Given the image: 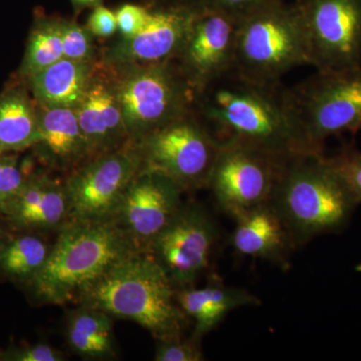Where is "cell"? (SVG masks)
Listing matches in <instances>:
<instances>
[{"instance_id": "cell-31", "label": "cell", "mask_w": 361, "mask_h": 361, "mask_svg": "<svg viewBox=\"0 0 361 361\" xmlns=\"http://www.w3.org/2000/svg\"><path fill=\"white\" fill-rule=\"evenodd\" d=\"M151 11L146 7L125 4L116 11L118 30L121 33V39H132L148 23Z\"/></svg>"}, {"instance_id": "cell-1", "label": "cell", "mask_w": 361, "mask_h": 361, "mask_svg": "<svg viewBox=\"0 0 361 361\" xmlns=\"http://www.w3.org/2000/svg\"><path fill=\"white\" fill-rule=\"evenodd\" d=\"M193 110L220 144L237 142L280 165L323 155L308 139L290 89L252 80L232 68L194 94Z\"/></svg>"}, {"instance_id": "cell-35", "label": "cell", "mask_w": 361, "mask_h": 361, "mask_svg": "<svg viewBox=\"0 0 361 361\" xmlns=\"http://www.w3.org/2000/svg\"><path fill=\"white\" fill-rule=\"evenodd\" d=\"M6 241V233H4V230L0 227V248H1L2 245H4Z\"/></svg>"}, {"instance_id": "cell-21", "label": "cell", "mask_w": 361, "mask_h": 361, "mask_svg": "<svg viewBox=\"0 0 361 361\" xmlns=\"http://www.w3.org/2000/svg\"><path fill=\"white\" fill-rule=\"evenodd\" d=\"M97 63V61L85 63L63 58L35 73L26 82L37 103L75 109L89 85Z\"/></svg>"}, {"instance_id": "cell-15", "label": "cell", "mask_w": 361, "mask_h": 361, "mask_svg": "<svg viewBox=\"0 0 361 361\" xmlns=\"http://www.w3.org/2000/svg\"><path fill=\"white\" fill-rule=\"evenodd\" d=\"M194 14L189 2L151 11L148 23L132 39H120L102 63L114 71L174 61L186 37Z\"/></svg>"}, {"instance_id": "cell-2", "label": "cell", "mask_w": 361, "mask_h": 361, "mask_svg": "<svg viewBox=\"0 0 361 361\" xmlns=\"http://www.w3.org/2000/svg\"><path fill=\"white\" fill-rule=\"evenodd\" d=\"M176 291L155 259L148 252L137 251L90 284L78 303L137 323L157 341H163L183 337L188 324Z\"/></svg>"}, {"instance_id": "cell-24", "label": "cell", "mask_w": 361, "mask_h": 361, "mask_svg": "<svg viewBox=\"0 0 361 361\" xmlns=\"http://www.w3.org/2000/svg\"><path fill=\"white\" fill-rule=\"evenodd\" d=\"M51 244L39 235H21L8 240L0 248V271L7 277L30 283L44 267Z\"/></svg>"}, {"instance_id": "cell-19", "label": "cell", "mask_w": 361, "mask_h": 361, "mask_svg": "<svg viewBox=\"0 0 361 361\" xmlns=\"http://www.w3.org/2000/svg\"><path fill=\"white\" fill-rule=\"evenodd\" d=\"M232 245L240 255L283 265L295 246L283 220L271 202L237 217Z\"/></svg>"}, {"instance_id": "cell-27", "label": "cell", "mask_w": 361, "mask_h": 361, "mask_svg": "<svg viewBox=\"0 0 361 361\" xmlns=\"http://www.w3.org/2000/svg\"><path fill=\"white\" fill-rule=\"evenodd\" d=\"M32 174L16 156L0 155V213L13 200Z\"/></svg>"}, {"instance_id": "cell-33", "label": "cell", "mask_w": 361, "mask_h": 361, "mask_svg": "<svg viewBox=\"0 0 361 361\" xmlns=\"http://www.w3.org/2000/svg\"><path fill=\"white\" fill-rule=\"evenodd\" d=\"M85 27L94 37L108 39L113 37L118 30L116 13L108 7L99 4L94 6V11L90 13Z\"/></svg>"}, {"instance_id": "cell-34", "label": "cell", "mask_w": 361, "mask_h": 361, "mask_svg": "<svg viewBox=\"0 0 361 361\" xmlns=\"http://www.w3.org/2000/svg\"><path fill=\"white\" fill-rule=\"evenodd\" d=\"M75 6L80 7L97 6L101 4L102 0H71Z\"/></svg>"}, {"instance_id": "cell-28", "label": "cell", "mask_w": 361, "mask_h": 361, "mask_svg": "<svg viewBox=\"0 0 361 361\" xmlns=\"http://www.w3.org/2000/svg\"><path fill=\"white\" fill-rule=\"evenodd\" d=\"M326 159L361 204V151L344 145L336 155Z\"/></svg>"}, {"instance_id": "cell-25", "label": "cell", "mask_w": 361, "mask_h": 361, "mask_svg": "<svg viewBox=\"0 0 361 361\" xmlns=\"http://www.w3.org/2000/svg\"><path fill=\"white\" fill-rule=\"evenodd\" d=\"M61 59H63V49L61 20L39 18L28 39L20 77L26 82Z\"/></svg>"}, {"instance_id": "cell-4", "label": "cell", "mask_w": 361, "mask_h": 361, "mask_svg": "<svg viewBox=\"0 0 361 361\" xmlns=\"http://www.w3.org/2000/svg\"><path fill=\"white\" fill-rule=\"evenodd\" d=\"M270 202L295 246L344 229L360 205L323 155L304 157L285 166Z\"/></svg>"}, {"instance_id": "cell-36", "label": "cell", "mask_w": 361, "mask_h": 361, "mask_svg": "<svg viewBox=\"0 0 361 361\" xmlns=\"http://www.w3.org/2000/svg\"><path fill=\"white\" fill-rule=\"evenodd\" d=\"M2 154H4V152H2L1 148H0V155H2Z\"/></svg>"}, {"instance_id": "cell-32", "label": "cell", "mask_w": 361, "mask_h": 361, "mask_svg": "<svg viewBox=\"0 0 361 361\" xmlns=\"http://www.w3.org/2000/svg\"><path fill=\"white\" fill-rule=\"evenodd\" d=\"M0 360L11 361H63L65 355L49 344L37 343L9 349L0 355Z\"/></svg>"}, {"instance_id": "cell-16", "label": "cell", "mask_w": 361, "mask_h": 361, "mask_svg": "<svg viewBox=\"0 0 361 361\" xmlns=\"http://www.w3.org/2000/svg\"><path fill=\"white\" fill-rule=\"evenodd\" d=\"M92 159L130 146L114 71L101 61L75 108Z\"/></svg>"}, {"instance_id": "cell-9", "label": "cell", "mask_w": 361, "mask_h": 361, "mask_svg": "<svg viewBox=\"0 0 361 361\" xmlns=\"http://www.w3.org/2000/svg\"><path fill=\"white\" fill-rule=\"evenodd\" d=\"M308 66L318 71L361 66V0H296Z\"/></svg>"}, {"instance_id": "cell-22", "label": "cell", "mask_w": 361, "mask_h": 361, "mask_svg": "<svg viewBox=\"0 0 361 361\" xmlns=\"http://www.w3.org/2000/svg\"><path fill=\"white\" fill-rule=\"evenodd\" d=\"M65 336L75 355L87 360H104L116 355L113 317L103 310L80 304L66 320Z\"/></svg>"}, {"instance_id": "cell-26", "label": "cell", "mask_w": 361, "mask_h": 361, "mask_svg": "<svg viewBox=\"0 0 361 361\" xmlns=\"http://www.w3.org/2000/svg\"><path fill=\"white\" fill-rule=\"evenodd\" d=\"M63 58L85 63H96L94 35L85 26L75 21L61 20Z\"/></svg>"}, {"instance_id": "cell-18", "label": "cell", "mask_w": 361, "mask_h": 361, "mask_svg": "<svg viewBox=\"0 0 361 361\" xmlns=\"http://www.w3.org/2000/svg\"><path fill=\"white\" fill-rule=\"evenodd\" d=\"M39 137L35 148L45 165L66 174L92 159L75 109L37 103Z\"/></svg>"}, {"instance_id": "cell-6", "label": "cell", "mask_w": 361, "mask_h": 361, "mask_svg": "<svg viewBox=\"0 0 361 361\" xmlns=\"http://www.w3.org/2000/svg\"><path fill=\"white\" fill-rule=\"evenodd\" d=\"M111 71L132 145L193 110L194 90L174 61Z\"/></svg>"}, {"instance_id": "cell-20", "label": "cell", "mask_w": 361, "mask_h": 361, "mask_svg": "<svg viewBox=\"0 0 361 361\" xmlns=\"http://www.w3.org/2000/svg\"><path fill=\"white\" fill-rule=\"evenodd\" d=\"M202 288L195 286L177 289L176 299L188 318H192L195 339L201 341L215 329L231 311L244 306H256L260 299L245 289L227 286L217 275Z\"/></svg>"}, {"instance_id": "cell-12", "label": "cell", "mask_w": 361, "mask_h": 361, "mask_svg": "<svg viewBox=\"0 0 361 361\" xmlns=\"http://www.w3.org/2000/svg\"><path fill=\"white\" fill-rule=\"evenodd\" d=\"M283 166L262 152L237 142H223L208 189L218 206L236 219L270 202Z\"/></svg>"}, {"instance_id": "cell-8", "label": "cell", "mask_w": 361, "mask_h": 361, "mask_svg": "<svg viewBox=\"0 0 361 361\" xmlns=\"http://www.w3.org/2000/svg\"><path fill=\"white\" fill-rule=\"evenodd\" d=\"M290 92L308 139L320 152L329 137L361 130V66L317 71Z\"/></svg>"}, {"instance_id": "cell-17", "label": "cell", "mask_w": 361, "mask_h": 361, "mask_svg": "<svg viewBox=\"0 0 361 361\" xmlns=\"http://www.w3.org/2000/svg\"><path fill=\"white\" fill-rule=\"evenodd\" d=\"M0 214L20 229L59 232L70 222L65 179L32 175Z\"/></svg>"}, {"instance_id": "cell-30", "label": "cell", "mask_w": 361, "mask_h": 361, "mask_svg": "<svg viewBox=\"0 0 361 361\" xmlns=\"http://www.w3.org/2000/svg\"><path fill=\"white\" fill-rule=\"evenodd\" d=\"M192 6L210 9L240 20L269 0H186Z\"/></svg>"}, {"instance_id": "cell-3", "label": "cell", "mask_w": 361, "mask_h": 361, "mask_svg": "<svg viewBox=\"0 0 361 361\" xmlns=\"http://www.w3.org/2000/svg\"><path fill=\"white\" fill-rule=\"evenodd\" d=\"M142 251L115 220L68 222L58 232L49 258L28 283L40 303L66 305L134 252Z\"/></svg>"}, {"instance_id": "cell-7", "label": "cell", "mask_w": 361, "mask_h": 361, "mask_svg": "<svg viewBox=\"0 0 361 361\" xmlns=\"http://www.w3.org/2000/svg\"><path fill=\"white\" fill-rule=\"evenodd\" d=\"M134 146L142 169L167 176L184 192L208 188L221 148L194 110Z\"/></svg>"}, {"instance_id": "cell-23", "label": "cell", "mask_w": 361, "mask_h": 361, "mask_svg": "<svg viewBox=\"0 0 361 361\" xmlns=\"http://www.w3.org/2000/svg\"><path fill=\"white\" fill-rule=\"evenodd\" d=\"M39 118L35 99L25 87L16 85L0 96V148L4 153L35 146Z\"/></svg>"}, {"instance_id": "cell-11", "label": "cell", "mask_w": 361, "mask_h": 361, "mask_svg": "<svg viewBox=\"0 0 361 361\" xmlns=\"http://www.w3.org/2000/svg\"><path fill=\"white\" fill-rule=\"evenodd\" d=\"M219 239L210 214L200 204H183L175 217L152 242L148 252L176 289L194 286L206 273Z\"/></svg>"}, {"instance_id": "cell-14", "label": "cell", "mask_w": 361, "mask_h": 361, "mask_svg": "<svg viewBox=\"0 0 361 361\" xmlns=\"http://www.w3.org/2000/svg\"><path fill=\"white\" fill-rule=\"evenodd\" d=\"M183 193L167 176L142 169L126 190L113 220L147 251L184 204Z\"/></svg>"}, {"instance_id": "cell-5", "label": "cell", "mask_w": 361, "mask_h": 361, "mask_svg": "<svg viewBox=\"0 0 361 361\" xmlns=\"http://www.w3.org/2000/svg\"><path fill=\"white\" fill-rule=\"evenodd\" d=\"M308 66L293 4L269 0L238 21L233 68L262 82H280L285 73Z\"/></svg>"}, {"instance_id": "cell-10", "label": "cell", "mask_w": 361, "mask_h": 361, "mask_svg": "<svg viewBox=\"0 0 361 361\" xmlns=\"http://www.w3.org/2000/svg\"><path fill=\"white\" fill-rule=\"evenodd\" d=\"M142 170L134 145L94 157L65 178L70 222L113 220L126 190Z\"/></svg>"}, {"instance_id": "cell-29", "label": "cell", "mask_w": 361, "mask_h": 361, "mask_svg": "<svg viewBox=\"0 0 361 361\" xmlns=\"http://www.w3.org/2000/svg\"><path fill=\"white\" fill-rule=\"evenodd\" d=\"M201 341L194 337L185 339L184 336L157 343L156 361H202L204 358Z\"/></svg>"}, {"instance_id": "cell-13", "label": "cell", "mask_w": 361, "mask_h": 361, "mask_svg": "<svg viewBox=\"0 0 361 361\" xmlns=\"http://www.w3.org/2000/svg\"><path fill=\"white\" fill-rule=\"evenodd\" d=\"M238 21L194 6L186 37L174 59L194 94L234 66Z\"/></svg>"}]
</instances>
